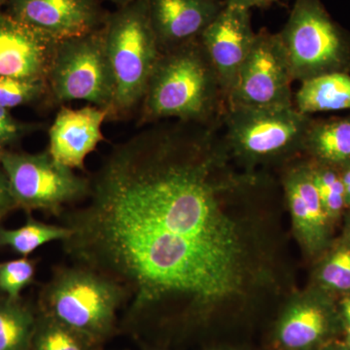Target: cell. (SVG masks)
I'll list each match as a JSON object with an SVG mask.
<instances>
[{"label": "cell", "instance_id": "6da1fadb", "mask_svg": "<svg viewBox=\"0 0 350 350\" xmlns=\"http://www.w3.org/2000/svg\"><path fill=\"white\" fill-rule=\"evenodd\" d=\"M222 121L158 122L115 145L90 179L84 204L59 216L72 264L122 287L120 334L144 337L165 306L183 329L234 296L244 243L221 196L245 178L227 169Z\"/></svg>", "mask_w": 350, "mask_h": 350}, {"label": "cell", "instance_id": "7a4b0ae2", "mask_svg": "<svg viewBox=\"0 0 350 350\" xmlns=\"http://www.w3.org/2000/svg\"><path fill=\"white\" fill-rule=\"evenodd\" d=\"M226 98L200 39L161 52L139 107L137 125L169 119L187 123L221 121Z\"/></svg>", "mask_w": 350, "mask_h": 350}, {"label": "cell", "instance_id": "3957f363", "mask_svg": "<svg viewBox=\"0 0 350 350\" xmlns=\"http://www.w3.org/2000/svg\"><path fill=\"white\" fill-rule=\"evenodd\" d=\"M126 295L116 282L80 265L57 266L39 292L38 312L107 345L119 335Z\"/></svg>", "mask_w": 350, "mask_h": 350}, {"label": "cell", "instance_id": "277c9868", "mask_svg": "<svg viewBox=\"0 0 350 350\" xmlns=\"http://www.w3.org/2000/svg\"><path fill=\"white\" fill-rule=\"evenodd\" d=\"M103 29L115 83L107 120L123 121L139 110L161 56L151 25L149 0H137L118 7L109 13Z\"/></svg>", "mask_w": 350, "mask_h": 350}, {"label": "cell", "instance_id": "5b68a950", "mask_svg": "<svg viewBox=\"0 0 350 350\" xmlns=\"http://www.w3.org/2000/svg\"><path fill=\"white\" fill-rule=\"evenodd\" d=\"M313 120L293 107L227 108L223 116L230 154L248 165L285 160L304 152Z\"/></svg>", "mask_w": 350, "mask_h": 350}, {"label": "cell", "instance_id": "8992f818", "mask_svg": "<svg viewBox=\"0 0 350 350\" xmlns=\"http://www.w3.org/2000/svg\"><path fill=\"white\" fill-rule=\"evenodd\" d=\"M48 105L85 100L109 112L115 83L103 27L57 43L47 76Z\"/></svg>", "mask_w": 350, "mask_h": 350}, {"label": "cell", "instance_id": "52a82bcc", "mask_svg": "<svg viewBox=\"0 0 350 350\" xmlns=\"http://www.w3.org/2000/svg\"><path fill=\"white\" fill-rule=\"evenodd\" d=\"M0 165L18 208L25 213L42 211L59 217L69 206L84 202L89 195V177L57 163L48 149L36 154L1 151Z\"/></svg>", "mask_w": 350, "mask_h": 350}, {"label": "cell", "instance_id": "ba28073f", "mask_svg": "<svg viewBox=\"0 0 350 350\" xmlns=\"http://www.w3.org/2000/svg\"><path fill=\"white\" fill-rule=\"evenodd\" d=\"M278 34L294 80L303 82L325 73L345 72L349 42L321 0H295L287 23Z\"/></svg>", "mask_w": 350, "mask_h": 350}, {"label": "cell", "instance_id": "9c48e42d", "mask_svg": "<svg viewBox=\"0 0 350 350\" xmlns=\"http://www.w3.org/2000/svg\"><path fill=\"white\" fill-rule=\"evenodd\" d=\"M291 66L278 33L262 29L227 98V108L293 107ZM226 108V109H227Z\"/></svg>", "mask_w": 350, "mask_h": 350}, {"label": "cell", "instance_id": "30bf717a", "mask_svg": "<svg viewBox=\"0 0 350 350\" xmlns=\"http://www.w3.org/2000/svg\"><path fill=\"white\" fill-rule=\"evenodd\" d=\"M101 0H9L7 12L55 42L100 29L109 12Z\"/></svg>", "mask_w": 350, "mask_h": 350}, {"label": "cell", "instance_id": "8fae6325", "mask_svg": "<svg viewBox=\"0 0 350 350\" xmlns=\"http://www.w3.org/2000/svg\"><path fill=\"white\" fill-rule=\"evenodd\" d=\"M255 36L250 10L225 5L200 38L217 73L226 103L250 55Z\"/></svg>", "mask_w": 350, "mask_h": 350}, {"label": "cell", "instance_id": "7c38bea8", "mask_svg": "<svg viewBox=\"0 0 350 350\" xmlns=\"http://www.w3.org/2000/svg\"><path fill=\"white\" fill-rule=\"evenodd\" d=\"M57 43L0 10V76L47 81Z\"/></svg>", "mask_w": 350, "mask_h": 350}, {"label": "cell", "instance_id": "4fadbf2b", "mask_svg": "<svg viewBox=\"0 0 350 350\" xmlns=\"http://www.w3.org/2000/svg\"><path fill=\"white\" fill-rule=\"evenodd\" d=\"M107 118V110L94 105L62 107L48 131L51 156L71 170L84 172L88 155L105 139L101 126Z\"/></svg>", "mask_w": 350, "mask_h": 350}, {"label": "cell", "instance_id": "5bb4252c", "mask_svg": "<svg viewBox=\"0 0 350 350\" xmlns=\"http://www.w3.org/2000/svg\"><path fill=\"white\" fill-rule=\"evenodd\" d=\"M226 5L222 0H149V13L161 52L200 39Z\"/></svg>", "mask_w": 350, "mask_h": 350}, {"label": "cell", "instance_id": "9a60e30c", "mask_svg": "<svg viewBox=\"0 0 350 350\" xmlns=\"http://www.w3.org/2000/svg\"><path fill=\"white\" fill-rule=\"evenodd\" d=\"M329 326L325 308L314 301H300L280 317L276 340L282 350H310L325 337Z\"/></svg>", "mask_w": 350, "mask_h": 350}, {"label": "cell", "instance_id": "2e32d148", "mask_svg": "<svg viewBox=\"0 0 350 350\" xmlns=\"http://www.w3.org/2000/svg\"><path fill=\"white\" fill-rule=\"evenodd\" d=\"M294 107L303 114L350 109V76L342 71L325 73L301 82Z\"/></svg>", "mask_w": 350, "mask_h": 350}, {"label": "cell", "instance_id": "e0dca14e", "mask_svg": "<svg viewBox=\"0 0 350 350\" xmlns=\"http://www.w3.org/2000/svg\"><path fill=\"white\" fill-rule=\"evenodd\" d=\"M304 152L315 162L332 167L350 165V117L312 121L306 133Z\"/></svg>", "mask_w": 350, "mask_h": 350}, {"label": "cell", "instance_id": "ac0fdd59", "mask_svg": "<svg viewBox=\"0 0 350 350\" xmlns=\"http://www.w3.org/2000/svg\"><path fill=\"white\" fill-rule=\"evenodd\" d=\"M29 301L0 296V350H27L38 320Z\"/></svg>", "mask_w": 350, "mask_h": 350}, {"label": "cell", "instance_id": "d6986e66", "mask_svg": "<svg viewBox=\"0 0 350 350\" xmlns=\"http://www.w3.org/2000/svg\"><path fill=\"white\" fill-rule=\"evenodd\" d=\"M69 232L66 226L41 222L27 213V221L21 227L0 228V246L10 248L22 257H29L45 244L63 241L68 238Z\"/></svg>", "mask_w": 350, "mask_h": 350}, {"label": "cell", "instance_id": "ffe728a7", "mask_svg": "<svg viewBox=\"0 0 350 350\" xmlns=\"http://www.w3.org/2000/svg\"><path fill=\"white\" fill-rule=\"evenodd\" d=\"M105 347L98 340L38 312L27 350H105Z\"/></svg>", "mask_w": 350, "mask_h": 350}, {"label": "cell", "instance_id": "44dd1931", "mask_svg": "<svg viewBox=\"0 0 350 350\" xmlns=\"http://www.w3.org/2000/svg\"><path fill=\"white\" fill-rule=\"evenodd\" d=\"M49 89L46 80L0 76V107L6 109L48 103Z\"/></svg>", "mask_w": 350, "mask_h": 350}, {"label": "cell", "instance_id": "7402d4cb", "mask_svg": "<svg viewBox=\"0 0 350 350\" xmlns=\"http://www.w3.org/2000/svg\"><path fill=\"white\" fill-rule=\"evenodd\" d=\"M310 167L312 180L327 216L328 218L337 217L347 206L342 172H338L335 167L315 161L310 163Z\"/></svg>", "mask_w": 350, "mask_h": 350}, {"label": "cell", "instance_id": "603a6c76", "mask_svg": "<svg viewBox=\"0 0 350 350\" xmlns=\"http://www.w3.org/2000/svg\"><path fill=\"white\" fill-rule=\"evenodd\" d=\"M36 262L29 257L0 262V294L20 299L25 288L33 282Z\"/></svg>", "mask_w": 350, "mask_h": 350}, {"label": "cell", "instance_id": "cb8c5ba5", "mask_svg": "<svg viewBox=\"0 0 350 350\" xmlns=\"http://www.w3.org/2000/svg\"><path fill=\"white\" fill-rule=\"evenodd\" d=\"M321 282L338 291L350 290V247L336 250L322 267Z\"/></svg>", "mask_w": 350, "mask_h": 350}, {"label": "cell", "instance_id": "d4e9b609", "mask_svg": "<svg viewBox=\"0 0 350 350\" xmlns=\"http://www.w3.org/2000/svg\"><path fill=\"white\" fill-rule=\"evenodd\" d=\"M39 129L38 124L24 123L14 118L10 110L0 107V152L19 142L23 137Z\"/></svg>", "mask_w": 350, "mask_h": 350}, {"label": "cell", "instance_id": "484cf974", "mask_svg": "<svg viewBox=\"0 0 350 350\" xmlns=\"http://www.w3.org/2000/svg\"><path fill=\"white\" fill-rule=\"evenodd\" d=\"M15 209H18V206L14 199L8 177L0 165V220Z\"/></svg>", "mask_w": 350, "mask_h": 350}, {"label": "cell", "instance_id": "4316f807", "mask_svg": "<svg viewBox=\"0 0 350 350\" xmlns=\"http://www.w3.org/2000/svg\"><path fill=\"white\" fill-rule=\"evenodd\" d=\"M275 1H278V0H225L226 5L245 9V10H251L255 7L265 8V7L275 3Z\"/></svg>", "mask_w": 350, "mask_h": 350}, {"label": "cell", "instance_id": "83f0119b", "mask_svg": "<svg viewBox=\"0 0 350 350\" xmlns=\"http://www.w3.org/2000/svg\"><path fill=\"white\" fill-rule=\"evenodd\" d=\"M342 313H344L345 330H347L350 347V298L345 299L342 301Z\"/></svg>", "mask_w": 350, "mask_h": 350}, {"label": "cell", "instance_id": "f1b7e54d", "mask_svg": "<svg viewBox=\"0 0 350 350\" xmlns=\"http://www.w3.org/2000/svg\"><path fill=\"white\" fill-rule=\"evenodd\" d=\"M342 179L345 188V202L347 206H350V165L345 167L344 172H342Z\"/></svg>", "mask_w": 350, "mask_h": 350}, {"label": "cell", "instance_id": "f546056e", "mask_svg": "<svg viewBox=\"0 0 350 350\" xmlns=\"http://www.w3.org/2000/svg\"><path fill=\"white\" fill-rule=\"evenodd\" d=\"M135 342L138 345L142 350H165L160 349V347H153L149 344V342H144V340H135Z\"/></svg>", "mask_w": 350, "mask_h": 350}, {"label": "cell", "instance_id": "4dcf8cb0", "mask_svg": "<svg viewBox=\"0 0 350 350\" xmlns=\"http://www.w3.org/2000/svg\"><path fill=\"white\" fill-rule=\"evenodd\" d=\"M101 1H109L116 4L117 6L121 7L131 3V2L137 1V0H101Z\"/></svg>", "mask_w": 350, "mask_h": 350}, {"label": "cell", "instance_id": "1f68e13d", "mask_svg": "<svg viewBox=\"0 0 350 350\" xmlns=\"http://www.w3.org/2000/svg\"><path fill=\"white\" fill-rule=\"evenodd\" d=\"M322 350H350V347H342V345H331Z\"/></svg>", "mask_w": 350, "mask_h": 350}, {"label": "cell", "instance_id": "d6a6232c", "mask_svg": "<svg viewBox=\"0 0 350 350\" xmlns=\"http://www.w3.org/2000/svg\"><path fill=\"white\" fill-rule=\"evenodd\" d=\"M9 0H0V10H1L2 6L7 5Z\"/></svg>", "mask_w": 350, "mask_h": 350}, {"label": "cell", "instance_id": "836d02e7", "mask_svg": "<svg viewBox=\"0 0 350 350\" xmlns=\"http://www.w3.org/2000/svg\"></svg>", "mask_w": 350, "mask_h": 350}]
</instances>
